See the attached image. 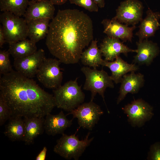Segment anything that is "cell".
<instances>
[{
  "label": "cell",
  "mask_w": 160,
  "mask_h": 160,
  "mask_svg": "<svg viewBox=\"0 0 160 160\" xmlns=\"http://www.w3.org/2000/svg\"><path fill=\"white\" fill-rule=\"evenodd\" d=\"M135 72L126 74L122 77L117 104L124 100L128 93H137L143 86L144 82V75L140 73H135Z\"/></svg>",
  "instance_id": "obj_15"
},
{
  "label": "cell",
  "mask_w": 160,
  "mask_h": 160,
  "mask_svg": "<svg viewBox=\"0 0 160 160\" xmlns=\"http://www.w3.org/2000/svg\"><path fill=\"white\" fill-rule=\"evenodd\" d=\"M143 9L138 0H125L120 3L113 18L120 23L134 25L142 20Z\"/></svg>",
  "instance_id": "obj_10"
},
{
  "label": "cell",
  "mask_w": 160,
  "mask_h": 160,
  "mask_svg": "<svg viewBox=\"0 0 160 160\" xmlns=\"http://www.w3.org/2000/svg\"><path fill=\"white\" fill-rule=\"evenodd\" d=\"M78 78L53 89L56 107L70 112L84 102L85 95L79 85Z\"/></svg>",
  "instance_id": "obj_3"
},
{
  "label": "cell",
  "mask_w": 160,
  "mask_h": 160,
  "mask_svg": "<svg viewBox=\"0 0 160 160\" xmlns=\"http://www.w3.org/2000/svg\"><path fill=\"white\" fill-rule=\"evenodd\" d=\"M31 1H48L50 0H31Z\"/></svg>",
  "instance_id": "obj_34"
},
{
  "label": "cell",
  "mask_w": 160,
  "mask_h": 160,
  "mask_svg": "<svg viewBox=\"0 0 160 160\" xmlns=\"http://www.w3.org/2000/svg\"><path fill=\"white\" fill-rule=\"evenodd\" d=\"M60 63L59 60L46 58L39 68L36 76L46 88L54 89L61 85L63 73L59 67Z\"/></svg>",
  "instance_id": "obj_7"
},
{
  "label": "cell",
  "mask_w": 160,
  "mask_h": 160,
  "mask_svg": "<svg viewBox=\"0 0 160 160\" xmlns=\"http://www.w3.org/2000/svg\"><path fill=\"white\" fill-rule=\"evenodd\" d=\"M29 1V0H0V11L9 12L20 17L23 16Z\"/></svg>",
  "instance_id": "obj_25"
},
{
  "label": "cell",
  "mask_w": 160,
  "mask_h": 160,
  "mask_svg": "<svg viewBox=\"0 0 160 160\" xmlns=\"http://www.w3.org/2000/svg\"><path fill=\"white\" fill-rule=\"evenodd\" d=\"M25 135L23 141L26 145L32 144L34 139L44 130V117H24Z\"/></svg>",
  "instance_id": "obj_20"
},
{
  "label": "cell",
  "mask_w": 160,
  "mask_h": 160,
  "mask_svg": "<svg viewBox=\"0 0 160 160\" xmlns=\"http://www.w3.org/2000/svg\"><path fill=\"white\" fill-rule=\"evenodd\" d=\"M44 50L41 49L27 56L14 59L13 66L16 71L23 76L32 79L46 58Z\"/></svg>",
  "instance_id": "obj_11"
},
{
  "label": "cell",
  "mask_w": 160,
  "mask_h": 160,
  "mask_svg": "<svg viewBox=\"0 0 160 160\" xmlns=\"http://www.w3.org/2000/svg\"><path fill=\"white\" fill-rule=\"evenodd\" d=\"M136 55L134 57V64L148 65L157 55L159 49L157 44L152 41L145 39L137 43Z\"/></svg>",
  "instance_id": "obj_18"
},
{
  "label": "cell",
  "mask_w": 160,
  "mask_h": 160,
  "mask_svg": "<svg viewBox=\"0 0 160 160\" xmlns=\"http://www.w3.org/2000/svg\"><path fill=\"white\" fill-rule=\"evenodd\" d=\"M114 61L103 60L101 65L108 68L111 70V77L116 84L120 82L123 76L129 72H135L139 69L135 64H129L123 60L119 56Z\"/></svg>",
  "instance_id": "obj_17"
},
{
  "label": "cell",
  "mask_w": 160,
  "mask_h": 160,
  "mask_svg": "<svg viewBox=\"0 0 160 160\" xmlns=\"http://www.w3.org/2000/svg\"><path fill=\"white\" fill-rule=\"evenodd\" d=\"M50 20L48 18H43L27 22L28 37L35 43L46 37L49 31Z\"/></svg>",
  "instance_id": "obj_21"
},
{
  "label": "cell",
  "mask_w": 160,
  "mask_h": 160,
  "mask_svg": "<svg viewBox=\"0 0 160 160\" xmlns=\"http://www.w3.org/2000/svg\"><path fill=\"white\" fill-rule=\"evenodd\" d=\"M100 49L105 60L113 61L121 53L127 55L130 52H137V50L129 48L119 39L108 36L105 38L100 45Z\"/></svg>",
  "instance_id": "obj_14"
},
{
  "label": "cell",
  "mask_w": 160,
  "mask_h": 160,
  "mask_svg": "<svg viewBox=\"0 0 160 160\" xmlns=\"http://www.w3.org/2000/svg\"><path fill=\"white\" fill-rule=\"evenodd\" d=\"M61 111L59 113L47 114L44 119V128L46 133L49 135L55 136L62 134L72 124V119L69 120Z\"/></svg>",
  "instance_id": "obj_16"
},
{
  "label": "cell",
  "mask_w": 160,
  "mask_h": 160,
  "mask_svg": "<svg viewBox=\"0 0 160 160\" xmlns=\"http://www.w3.org/2000/svg\"><path fill=\"white\" fill-rule=\"evenodd\" d=\"M97 42L96 39L92 40L89 47L82 52L80 59L84 65L96 68L101 65L103 60L101 52L97 46Z\"/></svg>",
  "instance_id": "obj_24"
},
{
  "label": "cell",
  "mask_w": 160,
  "mask_h": 160,
  "mask_svg": "<svg viewBox=\"0 0 160 160\" xmlns=\"http://www.w3.org/2000/svg\"><path fill=\"white\" fill-rule=\"evenodd\" d=\"M97 4L98 7L100 8H103L105 5L104 0H94Z\"/></svg>",
  "instance_id": "obj_33"
},
{
  "label": "cell",
  "mask_w": 160,
  "mask_h": 160,
  "mask_svg": "<svg viewBox=\"0 0 160 160\" xmlns=\"http://www.w3.org/2000/svg\"><path fill=\"white\" fill-rule=\"evenodd\" d=\"M6 42L5 34L2 25H0V47L2 48Z\"/></svg>",
  "instance_id": "obj_31"
},
{
  "label": "cell",
  "mask_w": 160,
  "mask_h": 160,
  "mask_svg": "<svg viewBox=\"0 0 160 160\" xmlns=\"http://www.w3.org/2000/svg\"><path fill=\"white\" fill-rule=\"evenodd\" d=\"M90 134L89 132L84 139L80 140L76 134L68 135L63 133L57 140L53 151L66 159L78 160L94 139L93 137L89 138Z\"/></svg>",
  "instance_id": "obj_4"
},
{
  "label": "cell",
  "mask_w": 160,
  "mask_h": 160,
  "mask_svg": "<svg viewBox=\"0 0 160 160\" xmlns=\"http://www.w3.org/2000/svg\"><path fill=\"white\" fill-rule=\"evenodd\" d=\"M68 0H50L54 5H60L65 3Z\"/></svg>",
  "instance_id": "obj_32"
},
{
  "label": "cell",
  "mask_w": 160,
  "mask_h": 160,
  "mask_svg": "<svg viewBox=\"0 0 160 160\" xmlns=\"http://www.w3.org/2000/svg\"><path fill=\"white\" fill-rule=\"evenodd\" d=\"M90 17L76 9H59L50 23L46 45L50 53L63 63L76 64L93 39Z\"/></svg>",
  "instance_id": "obj_1"
},
{
  "label": "cell",
  "mask_w": 160,
  "mask_h": 160,
  "mask_svg": "<svg viewBox=\"0 0 160 160\" xmlns=\"http://www.w3.org/2000/svg\"><path fill=\"white\" fill-rule=\"evenodd\" d=\"M104 28L103 33L108 36L121 39L124 41H132L133 31L135 26L129 27L121 23L114 18L105 19L101 22Z\"/></svg>",
  "instance_id": "obj_12"
},
{
  "label": "cell",
  "mask_w": 160,
  "mask_h": 160,
  "mask_svg": "<svg viewBox=\"0 0 160 160\" xmlns=\"http://www.w3.org/2000/svg\"><path fill=\"white\" fill-rule=\"evenodd\" d=\"M0 21L5 34L6 42L10 44L27 39V22L24 18L9 12L0 15Z\"/></svg>",
  "instance_id": "obj_6"
},
{
  "label": "cell",
  "mask_w": 160,
  "mask_h": 160,
  "mask_svg": "<svg viewBox=\"0 0 160 160\" xmlns=\"http://www.w3.org/2000/svg\"><path fill=\"white\" fill-rule=\"evenodd\" d=\"M148 159L160 160V143H156L151 146Z\"/></svg>",
  "instance_id": "obj_29"
},
{
  "label": "cell",
  "mask_w": 160,
  "mask_h": 160,
  "mask_svg": "<svg viewBox=\"0 0 160 160\" xmlns=\"http://www.w3.org/2000/svg\"><path fill=\"white\" fill-rule=\"evenodd\" d=\"M153 110L151 106L142 99L134 100L123 108L132 126L138 127L142 126L151 119L153 114Z\"/></svg>",
  "instance_id": "obj_9"
},
{
  "label": "cell",
  "mask_w": 160,
  "mask_h": 160,
  "mask_svg": "<svg viewBox=\"0 0 160 160\" xmlns=\"http://www.w3.org/2000/svg\"><path fill=\"white\" fill-rule=\"evenodd\" d=\"M9 51L14 59L25 57L37 51L36 43L26 39L9 44Z\"/></svg>",
  "instance_id": "obj_23"
},
{
  "label": "cell",
  "mask_w": 160,
  "mask_h": 160,
  "mask_svg": "<svg viewBox=\"0 0 160 160\" xmlns=\"http://www.w3.org/2000/svg\"><path fill=\"white\" fill-rule=\"evenodd\" d=\"M103 114L100 106L90 101L82 103L66 116L72 115L73 119L77 118L80 127L92 130Z\"/></svg>",
  "instance_id": "obj_8"
},
{
  "label": "cell",
  "mask_w": 160,
  "mask_h": 160,
  "mask_svg": "<svg viewBox=\"0 0 160 160\" xmlns=\"http://www.w3.org/2000/svg\"><path fill=\"white\" fill-rule=\"evenodd\" d=\"M10 54L8 51H0V74L4 75L11 72L12 69L9 59Z\"/></svg>",
  "instance_id": "obj_26"
},
{
  "label": "cell",
  "mask_w": 160,
  "mask_h": 160,
  "mask_svg": "<svg viewBox=\"0 0 160 160\" xmlns=\"http://www.w3.org/2000/svg\"><path fill=\"white\" fill-rule=\"evenodd\" d=\"M0 95L9 107L11 117H44L56 107L53 95L32 79L13 70L0 77Z\"/></svg>",
  "instance_id": "obj_2"
},
{
  "label": "cell",
  "mask_w": 160,
  "mask_h": 160,
  "mask_svg": "<svg viewBox=\"0 0 160 160\" xmlns=\"http://www.w3.org/2000/svg\"><path fill=\"white\" fill-rule=\"evenodd\" d=\"M81 71L84 74L86 80L84 89L89 91L91 92L90 101H93L97 93L100 95L105 103L104 92L107 87L113 88L114 85L111 76L102 69H91L88 66H83Z\"/></svg>",
  "instance_id": "obj_5"
},
{
  "label": "cell",
  "mask_w": 160,
  "mask_h": 160,
  "mask_svg": "<svg viewBox=\"0 0 160 160\" xmlns=\"http://www.w3.org/2000/svg\"><path fill=\"white\" fill-rule=\"evenodd\" d=\"M5 126L4 133L11 141L24 140L25 126L24 119L21 116L11 117Z\"/></svg>",
  "instance_id": "obj_22"
},
{
  "label": "cell",
  "mask_w": 160,
  "mask_h": 160,
  "mask_svg": "<svg viewBox=\"0 0 160 160\" xmlns=\"http://www.w3.org/2000/svg\"><path fill=\"white\" fill-rule=\"evenodd\" d=\"M55 11L54 5L50 0L41 1L30 0L23 16L27 22L39 18L51 20L54 17Z\"/></svg>",
  "instance_id": "obj_13"
},
{
  "label": "cell",
  "mask_w": 160,
  "mask_h": 160,
  "mask_svg": "<svg viewBox=\"0 0 160 160\" xmlns=\"http://www.w3.org/2000/svg\"><path fill=\"white\" fill-rule=\"evenodd\" d=\"M47 151V147L44 146L42 150L36 156L35 160H45L46 158Z\"/></svg>",
  "instance_id": "obj_30"
},
{
  "label": "cell",
  "mask_w": 160,
  "mask_h": 160,
  "mask_svg": "<svg viewBox=\"0 0 160 160\" xmlns=\"http://www.w3.org/2000/svg\"><path fill=\"white\" fill-rule=\"evenodd\" d=\"M70 2L83 7L90 12H97L99 7L94 0H69Z\"/></svg>",
  "instance_id": "obj_28"
},
{
  "label": "cell",
  "mask_w": 160,
  "mask_h": 160,
  "mask_svg": "<svg viewBox=\"0 0 160 160\" xmlns=\"http://www.w3.org/2000/svg\"><path fill=\"white\" fill-rule=\"evenodd\" d=\"M145 18L141 21L139 31L136 34L141 41L153 36L156 31L159 29L160 24V13L153 12L149 9Z\"/></svg>",
  "instance_id": "obj_19"
},
{
  "label": "cell",
  "mask_w": 160,
  "mask_h": 160,
  "mask_svg": "<svg viewBox=\"0 0 160 160\" xmlns=\"http://www.w3.org/2000/svg\"><path fill=\"white\" fill-rule=\"evenodd\" d=\"M11 111L2 97L0 95V126H1L11 117Z\"/></svg>",
  "instance_id": "obj_27"
}]
</instances>
